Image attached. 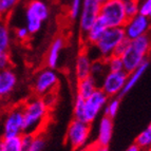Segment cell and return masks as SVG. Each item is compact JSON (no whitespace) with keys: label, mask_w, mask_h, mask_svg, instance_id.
Returning a JSON list of instances; mask_svg holds the SVG:
<instances>
[{"label":"cell","mask_w":151,"mask_h":151,"mask_svg":"<svg viewBox=\"0 0 151 151\" xmlns=\"http://www.w3.org/2000/svg\"><path fill=\"white\" fill-rule=\"evenodd\" d=\"M151 51V35L147 34L133 40H129L126 50L122 55L124 67L127 73H130L147 61Z\"/></svg>","instance_id":"obj_1"},{"label":"cell","mask_w":151,"mask_h":151,"mask_svg":"<svg viewBox=\"0 0 151 151\" xmlns=\"http://www.w3.org/2000/svg\"><path fill=\"white\" fill-rule=\"evenodd\" d=\"M22 107L24 114V133H38L48 119L50 107L40 96L31 98Z\"/></svg>","instance_id":"obj_2"},{"label":"cell","mask_w":151,"mask_h":151,"mask_svg":"<svg viewBox=\"0 0 151 151\" xmlns=\"http://www.w3.org/2000/svg\"><path fill=\"white\" fill-rule=\"evenodd\" d=\"M99 18L108 28H124L129 19L125 2L123 0H108L101 3Z\"/></svg>","instance_id":"obj_3"},{"label":"cell","mask_w":151,"mask_h":151,"mask_svg":"<svg viewBox=\"0 0 151 151\" xmlns=\"http://www.w3.org/2000/svg\"><path fill=\"white\" fill-rule=\"evenodd\" d=\"M126 39L127 37L124 28H109L98 42L91 47L96 49L98 59H107L115 54L116 49Z\"/></svg>","instance_id":"obj_4"},{"label":"cell","mask_w":151,"mask_h":151,"mask_svg":"<svg viewBox=\"0 0 151 151\" xmlns=\"http://www.w3.org/2000/svg\"><path fill=\"white\" fill-rule=\"evenodd\" d=\"M50 15L49 6L41 0H31L25 8V27L31 34L40 30L43 21Z\"/></svg>","instance_id":"obj_5"},{"label":"cell","mask_w":151,"mask_h":151,"mask_svg":"<svg viewBox=\"0 0 151 151\" xmlns=\"http://www.w3.org/2000/svg\"><path fill=\"white\" fill-rule=\"evenodd\" d=\"M90 124L74 119L67 129L65 142L72 150L83 149L90 139Z\"/></svg>","instance_id":"obj_6"},{"label":"cell","mask_w":151,"mask_h":151,"mask_svg":"<svg viewBox=\"0 0 151 151\" xmlns=\"http://www.w3.org/2000/svg\"><path fill=\"white\" fill-rule=\"evenodd\" d=\"M24 133V114L23 107H14L9 110L3 119L2 137L20 136Z\"/></svg>","instance_id":"obj_7"},{"label":"cell","mask_w":151,"mask_h":151,"mask_svg":"<svg viewBox=\"0 0 151 151\" xmlns=\"http://www.w3.org/2000/svg\"><path fill=\"white\" fill-rule=\"evenodd\" d=\"M109 101V96L107 95L101 88L94 92L90 97L85 99V110H83V122L92 124L101 111H104L107 103Z\"/></svg>","instance_id":"obj_8"},{"label":"cell","mask_w":151,"mask_h":151,"mask_svg":"<svg viewBox=\"0 0 151 151\" xmlns=\"http://www.w3.org/2000/svg\"><path fill=\"white\" fill-rule=\"evenodd\" d=\"M127 77L128 73L126 71H119V72L108 71L101 81V89L109 97L121 96L127 83Z\"/></svg>","instance_id":"obj_9"},{"label":"cell","mask_w":151,"mask_h":151,"mask_svg":"<svg viewBox=\"0 0 151 151\" xmlns=\"http://www.w3.org/2000/svg\"><path fill=\"white\" fill-rule=\"evenodd\" d=\"M58 81L59 77L54 69H45L37 74L34 81V92L38 96H45L49 93H52V91L57 87Z\"/></svg>","instance_id":"obj_10"},{"label":"cell","mask_w":151,"mask_h":151,"mask_svg":"<svg viewBox=\"0 0 151 151\" xmlns=\"http://www.w3.org/2000/svg\"><path fill=\"white\" fill-rule=\"evenodd\" d=\"M151 30V19L143 14L129 18L124 27V31L128 40H133L149 34Z\"/></svg>","instance_id":"obj_11"},{"label":"cell","mask_w":151,"mask_h":151,"mask_svg":"<svg viewBox=\"0 0 151 151\" xmlns=\"http://www.w3.org/2000/svg\"><path fill=\"white\" fill-rule=\"evenodd\" d=\"M101 2L99 0H83V9L79 16V29L85 34L99 17Z\"/></svg>","instance_id":"obj_12"},{"label":"cell","mask_w":151,"mask_h":151,"mask_svg":"<svg viewBox=\"0 0 151 151\" xmlns=\"http://www.w3.org/2000/svg\"><path fill=\"white\" fill-rule=\"evenodd\" d=\"M17 86V75L12 69H3L0 72V95L6 97Z\"/></svg>","instance_id":"obj_13"},{"label":"cell","mask_w":151,"mask_h":151,"mask_svg":"<svg viewBox=\"0 0 151 151\" xmlns=\"http://www.w3.org/2000/svg\"><path fill=\"white\" fill-rule=\"evenodd\" d=\"M113 135V119L104 115L98 123L96 142L101 145H109Z\"/></svg>","instance_id":"obj_14"},{"label":"cell","mask_w":151,"mask_h":151,"mask_svg":"<svg viewBox=\"0 0 151 151\" xmlns=\"http://www.w3.org/2000/svg\"><path fill=\"white\" fill-rule=\"evenodd\" d=\"M92 63H93V60L88 53L81 52L78 54L75 63V76L77 81H81L91 75Z\"/></svg>","instance_id":"obj_15"},{"label":"cell","mask_w":151,"mask_h":151,"mask_svg":"<svg viewBox=\"0 0 151 151\" xmlns=\"http://www.w3.org/2000/svg\"><path fill=\"white\" fill-rule=\"evenodd\" d=\"M108 27L105 24L101 18L98 17V19L95 22L92 24L90 29L85 33L83 35V40L88 45H95L98 42V40L103 37V35L105 34L107 30H108Z\"/></svg>","instance_id":"obj_16"},{"label":"cell","mask_w":151,"mask_h":151,"mask_svg":"<svg viewBox=\"0 0 151 151\" xmlns=\"http://www.w3.org/2000/svg\"><path fill=\"white\" fill-rule=\"evenodd\" d=\"M97 83L98 81L92 75L77 81V96H81L85 99L90 97L98 89Z\"/></svg>","instance_id":"obj_17"},{"label":"cell","mask_w":151,"mask_h":151,"mask_svg":"<svg viewBox=\"0 0 151 151\" xmlns=\"http://www.w3.org/2000/svg\"><path fill=\"white\" fill-rule=\"evenodd\" d=\"M63 48V40L60 37L54 39V41L51 43L49 48L48 56H47V65L49 68L55 69L59 63V56L60 52Z\"/></svg>","instance_id":"obj_18"},{"label":"cell","mask_w":151,"mask_h":151,"mask_svg":"<svg viewBox=\"0 0 151 151\" xmlns=\"http://www.w3.org/2000/svg\"><path fill=\"white\" fill-rule=\"evenodd\" d=\"M148 65H149V63H148V61H146V63H144L142 65H139L137 69H135L134 71H132V72L128 73L127 83H126V85H125V88H124L121 96L126 95L127 93H129V92H130L131 89H133V87L135 86L136 83H137V81L141 79L142 76L145 74L147 68H148Z\"/></svg>","instance_id":"obj_19"},{"label":"cell","mask_w":151,"mask_h":151,"mask_svg":"<svg viewBox=\"0 0 151 151\" xmlns=\"http://www.w3.org/2000/svg\"><path fill=\"white\" fill-rule=\"evenodd\" d=\"M0 151H23L21 135L2 137L0 143Z\"/></svg>","instance_id":"obj_20"},{"label":"cell","mask_w":151,"mask_h":151,"mask_svg":"<svg viewBox=\"0 0 151 151\" xmlns=\"http://www.w3.org/2000/svg\"><path fill=\"white\" fill-rule=\"evenodd\" d=\"M108 71H109L108 67H107V63L105 59H96V60H93L91 75L93 76L97 81L98 79H101H101L104 78V76L106 75Z\"/></svg>","instance_id":"obj_21"},{"label":"cell","mask_w":151,"mask_h":151,"mask_svg":"<svg viewBox=\"0 0 151 151\" xmlns=\"http://www.w3.org/2000/svg\"><path fill=\"white\" fill-rule=\"evenodd\" d=\"M11 45V33L6 24L2 23L0 27V52H8Z\"/></svg>","instance_id":"obj_22"},{"label":"cell","mask_w":151,"mask_h":151,"mask_svg":"<svg viewBox=\"0 0 151 151\" xmlns=\"http://www.w3.org/2000/svg\"><path fill=\"white\" fill-rule=\"evenodd\" d=\"M135 144L142 150L148 149L151 147V130L147 127L145 130H143L139 135L136 136Z\"/></svg>","instance_id":"obj_23"},{"label":"cell","mask_w":151,"mask_h":151,"mask_svg":"<svg viewBox=\"0 0 151 151\" xmlns=\"http://www.w3.org/2000/svg\"><path fill=\"white\" fill-rule=\"evenodd\" d=\"M119 107H121V101H119V96L112 97L107 103L106 107L104 109V113H105V115L109 116L111 119H114L117 112H119Z\"/></svg>","instance_id":"obj_24"},{"label":"cell","mask_w":151,"mask_h":151,"mask_svg":"<svg viewBox=\"0 0 151 151\" xmlns=\"http://www.w3.org/2000/svg\"><path fill=\"white\" fill-rule=\"evenodd\" d=\"M105 60H106L107 67H108L109 71H112V72L125 71V67H124V61L122 56L114 54V55L110 56V57L105 59Z\"/></svg>","instance_id":"obj_25"},{"label":"cell","mask_w":151,"mask_h":151,"mask_svg":"<svg viewBox=\"0 0 151 151\" xmlns=\"http://www.w3.org/2000/svg\"><path fill=\"white\" fill-rule=\"evenodd\" d=\"M81 9H83V0H72L70 9H69L70 19H72V20L79 19V16L81 14Z\"/></svg>","instance_id":"obj_26"},{"label":"cell","mask_w":151,"mask_h":151,"mask_svg":"<svg viewBox=\"0 0 151 151\" xmlns=\"http://www.w3.org/2000/svg\"><path fill=\"white\" fill-rule=\"evenodd\" d=\"M83 110H85V98L76 95L75 101H74V106H73L74 119L81 121L83 116Z\"/></svg>","instance_id":"obj_27"},{"label":"cell","mask_w":151,"mask_h":151,"mask_svg":"<svg viewBox=\"0 0 151 151\" xmlns=\"http://www.w3.org/2000/svg\"><path fill=\"white\" fill-rule=\"evenodd\" d=\"M19 0H0V12L2 16H8L15 6L18 4Z\"/></svg>","instance_id":"obj_28"},{"label":"cell","mask_w":151,"mask_h":151,"mask_svg":"<svg viewBox=\"0 0 151 151\" xmlns=\"http://www.w3.org/2000/svg\"><path fill=\"white\" fill-rule=\"evenodd\" d=\"M126 6V13L128 18H132L139 14V1L137 0H130L125 2Z\"/></svg>","instance_id":"obj_29"},{"label":"cell","mask_w":151,"mask_h":151,"mask_svg":"<svg viewBox=\"0 0 151 151\" xmlns=\"http://www.w3.org/2000/svg\"><path fill=\"white\" fill-rule=\"evenodd\" d=\"M45 145V139H43L40 134L36 133L35 137H34V141H33L30 148L28 149V151H43Z\"/></svg>","instance_id":"obj_30"},{"label":"cell","mask_w":151,"mask_h":151,"mask_svg":"<svg viewBox=\"0 0 151 151\" xmlns=\"http://www.w3.org/2000/svg\"><path fill=\"white\" fill-rule=\"evenodd\" d=\"M139 14H143L151 19V0L139 1Z\"/></svg>","instance_id":"obj_31"},{"label":"cell","mask_w":151,"mask_h":151,"mask_svg":"<svg viewBox=\"0 0 151 151\" xmlns=\"http://www.w3.org/2000/svg\"><path fill=\"white\" fill-rule=\"evenodd\" d=\"M30 35H31V33H30V31L28 30L27 27H20V28L16 29V31H15V36L19 41H25Z\"/></svg>","instance_id":"obj_32"},{"label":"cell","mask_w":151,"mask_h":151,"mask_svg":"<svg viewBox=\"0 0 151 151\" xmlns=\"http://www.w3.org/2000/svg\"><path fill=\"white\" fill-rule=\"evenodd\" d=\"M10 65V57L8 52H0V68L1 70L8 69Z\"/></svg>","instance_id":"obj_33"},{"label":"cell","mask_w":151,"mask_h":151,"mask_svg":"<svg viewBox=\"0 0 151 151\" xmlns=\"http://www.w3.org/2000/svg\"><path fill=\"white\" fill-rule=\"evenodd\" d=\"M88 151H109V146L108 145H101V144L96 142L95 144L89 147Z\"/></svg>","instance_id":"obj_34"},{"label":"cell","mask_w":151,"mask_h":151,"mask_svg":"<svg viewBox=\"0 0 151 151\" xmlns=\"http://www.w3.org/2000/svg\"><path fill=\"white\" fill-rule=\"evenodd\" d=\"M124 151H143L141 148H139L136 144H133V145H131V146H129L127 149H125Z\"/></svg>","instance_id":"obj_35"},{"label":"cell","mask_w":151,"mask_h":151,"mask_svg":"<svg viewBox=\"0 0 151 151\" xmlns=\"http://www.w3.org/2000/svg\"><path fill=\"white\" fill-rule=\"evenodd\" d=\"M76 151H88V149L83 148V149H78V150H76Z\"/></svg>","instance_id":"obj_36"},{"label":"cell","mask_w":151,"mask_h":151,"mask_svg":"<svg viewBox=\"0 0 151 151\" xmlns=\"http://www.w3.org/2000/svg\"><path fill=\"white\" fill-rule=\"evenodd\" d=\"M143 151H151V147H150V148H148V149H145V150H143Z\"/></svg>","instance_id":"obj_37"},{"label":"cell","mask_w":151,"mask_h":151,"mask_svg":"<svg viewBox=\"0 0 151 151\" xmlns=\"http://www.w3.org/2000/svg\"><path fill=\"white\" fill-rule=\"evenodd\" d=\"M99 1H101V3H104V2H106V1H108V0H99Z\"/></svg>","instance_id":"obj_38"},{"label":"cell","mask_w":151,"mask_h":151,"mask_svg":"<svg viewBox=\"0 0 151 151\" xmlns=\"http://www.w3.org/2000/svg\"><path fill=\"white\" fill-rule=\"evenodd\" d=\"M148 128H149V129H150V130H151V123H150V125H149V126H148Z\"/></svg>","instance_id":"obj_39"},{"label":"cell","mask_w":151,"mask_h":151,"mask_svg":"<svg viewBox=\"0 0 151 151\" xmlns=\"http://www.w3.org/2000/svg\"><path fill=\"white\" fill-rule=\"evenodd\" d=\"M124 2H127V1H130V0H123Z\"/></svg>","instance_id":"obj_40"},{"label":"cell","mask_w":151,"mask_h":151,"mask_svg":"<svg viewBox=\"0 0 151 151\" xmlns=\"http://www.w3.org/2000/svg\"><path fill=\"white\" fill-rule=\"evenodd\" d=\"M137 1H141V0H137Z\"/></svg>","instance_id":"obj_41"}]
</instances>
